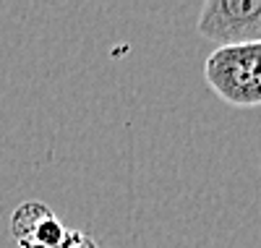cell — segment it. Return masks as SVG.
<instances>
[{"instance_id": "6da1fadb", "label": "cell", "mask_w": 261, "mask_h": 248, "mask_svg": "<svg viewBox=\"0 0 261 248\" xmlns=\"http://www.w3.org/2000/svg\"><path fill=\"white\" fill-rule=\"evenodd\" d=\"M204 79L232 107L261 105V42L217 47L204 63Z\"/></svg>"}, {"instance_id": "7a4b0ae2", "label": "cell", "mask_w": 261, "mask_h": 248, "mask_svg": "<svg viewBox=\"0 0 261 248\" xmlns=\"http://www.w3.org/2000/svg\"><path fill=\"white\" fill-rule=\"evenodd\" d=\"M196 29L217 47L261 42V0H206Z\"/></svg>"}, {"instance_id": "3957f363", "label": "cell", "mask_w": 261, "mask_h": 248, "mask_svg": "<svg viewBox=\"0 0 261 248\" xmlns=\"http://www.w3.org/2000/svg\"><path fill=\"white\" fill-rule=\"evenodd\" d=\"M53 214V209L42 201H24L18 204L11 214V235L16 240L18 248H24L29 243H34V235L39 230V225Z\"/></svg>"}, {"instance_id": "277c9868", "label": "cell", "mask_w": 261, "mask_h": 248, "mask_svg": "<svg viewBox=\"0 0 261 248\" xmlns=\"http://www.w3.org/2000/svg\"><path fill=\"white\" fill-rule=\"evenodd\" d=\"M58 248H102L94 238H89L84 230H68Z\"/></svg>"}, {"instance_id": "5b68a950", "label": "cell", "mask_w": 261, "mask_h": 248, "mask_svg": "<svg viewBox=\"0 0 261 248\" xmlns=\"http://www.w3.org/2000/svg\"><path fill=\"white\" fill-rule=\"evenodd\" d=\"M24 248H47V245H39V243H29V245H24Z\"/></svg>"}]
</instances>
